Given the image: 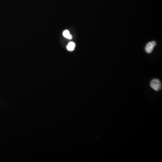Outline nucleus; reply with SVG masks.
Instances as JSON below:
<instances>
[{"instance_id": "nucleus-1", "label": "nucleus", "mask_w": 162, "mask_h": 162, "mask_svg": "<svg viewBox=\"0 0 162 162\" xmlns=\"http://www.w3.org/2000/svg\"><path fill=\"white\" fill-rule=\"evenodd\" d=\"M150 86L155 91H159L162 89L161 81L158 79H154L150 82Z\"/></svg>"}, {"instance_id": "nucleus-2", "label": "nucleus", "mask_w": 162, "mask_h": 162, "mask_svg": "<svg viewBox=\"0 0 162 162\" xmlns=\"http://www.w3.org/2000/svg\"><path fill=\"white\" fill-rule=\"evenodd\" d=\"M156 45V42L154 41H151L147 44L145 47V51L147 53H150L153 50L154 46Z\"/></svg>"}, {"instance_id": "nucleus-3", "label": "nucleus", "mask_w": 162, "mask_h": 162, "mask_svg": "<svg viewBox=\"0 0 162 162\" xmlns=\"http://www.w3.org/2000/svg\"><path fill=\"white\" fill-rule=\"evenodd\" d=\"M75 44L74 42H70L67 46V49L69 51H72L74 50Z\"/></svg>"}, {"instance_id": "nucleus-4", "label": "nucleus", "mask_w": 162, "mask_h": 162, "mask_svg": "<svg viewBox=\"0 0 162 162\" xmlns=\"http://www.w3.org/2000/svg\"><path fill=\"white\" fill-rule=\"evenodd\" d=\"M63 35L64 37H65L66 39H72V36L68 30H65L64 31L63 33Z\"/></svg>"}]
</instances>
